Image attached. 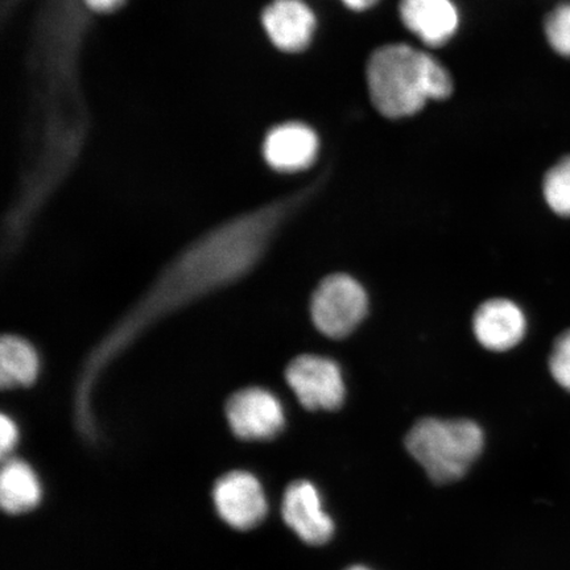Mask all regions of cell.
I'll use <instances>...</instances> for the list:
<instances>
[{"label": "cell", "mask_w": 570, "mask_h": 570, "mask_svg": "<svg viewBox=\"0 0 570 570\" xmlns=\"http://www.w3.org/2000/svg\"><path fill=\"white\" fill-rule=\"evenodd\" d=\"M370 98L383 117L415 116L428 102L452 96L454 82L443 63L407 45H387L370 57L366 70Z\"/></svg>", "instance_id": "7a4b0ae2"}, {"label": "cell", "mask_w": 570, "mask_h": 570, "mask_svg": "<svg viewBox=\"0 0 570 570\" xmlns=\"http://www.w3.org/2000/svg\"><path fill=\"white\" fill-rule=\"evenodd\" d=\"M298 202H283L235 220L214 233L178 261L135 317H151L205 291L233 281L253 266L285 214Z\"/></svg>", "instance_id": "6da1fadb"}, {"label": "cell", "mask_w": 570, "mask_h": 570, "mask_svg": "<svg viewBox=\"0 0 570 570\" xmlns=\"http://www.w3.org/2000/svg\"><path fill=\"white\" fill-rule=\"evenodd\" d=\"M345 4L346 9L362 12L373 9L374 6L380 3V0H341Z\"/></svg>", "instance_id": "d6986e66"}, {"label": "cell", "mask_w": 570, "mask_h": 570, "mask_svg": "<svg viewBox=\"0 0 570 570\" xmlns=\"http://www.w3.org/2000/svg\"><path fill=\"white\" fill-rule=\"evenodd\" d=\"M39 373V358L27 341L7 336L0 344V381L3 387L31 386Z\"/></svg>", "instance_id": "5bb4252c"}, {"label": "cell", "mask_w": 570, "mask_h": 570, "mask_svg": "<svg viewBox=\"0 0 570 570\" xmlns=\"http://www.w3.org/2000/svg\"><path fill=\"white\" fill-rule=\"evenodd\" d=\"M543 195L553 213L570 218V156L562 158L548 170L543 181Z\"/></svg>", "instance_id": "9a60e30c"}, {"label": "cell", "mask_w": 570, "mask_h": 570, "mask_svg": "<svg viewBox=\"0 0 570 570\" xmlns=\"http://www.w3.org/2000/svg\"><path fill=\"white\" fill-rule=\"evenodd\" d=\"M85 2L95 11L106 12L117 9L124 0H85Z\"/></svg>", "instance_id": "ffe728a7"}, {"label": "cell", "mask_w": 570, "mask_h": 570, "mask_svg": "<svg viewBox=\"0 0 570 570\" xmlns=\"http://www.w3.org/2000/svg\"><path fill=\"white\" fill-rule=\"evenodd\" d=\"M41 497V483L33 469L21 460L6 461L0 474V503L7 514L31 511L40 503Z\"/></svg>", "instance_id": "4fadbf2b"}, {"label": "cell", "mask_w": 570, "mask_h": 570, "mask_svg": "<svg viewBox=\"0 0 570 570\" xmlns=\"http://www.w3.org/2000/svg\"><path fill=\"white\" fill-rule=\"evenodd\" d=\"M282 517L306 544L323 546L333 538L334 522L323 509L318 489L309 481H296L285 490Z\"/></svg>", "instance_id": "ba28073f"}, {"label": "cell", "mask_w": 570, "mask_h": 570, "mask_svg": "<svg viewBox=\"0 0 570 570\" xmlns=\"http://www.w3.org/2000/svg\"><path fill=\"white\" fill-rule=\"evenodd\" d=\"M403 24L424 45L443 47L458 33L460 13L452 0H401Z\"/></svg>", "instance_id": "7c38bea8"}, {"label": "cell", "mask_w": 570, "mask_h": 570, "mask_svg": "<svg viewBox=\"0 0 570 570\" xmlns=\"http://www.w3.org/2000/svg\"><path fill=\"white\" fill-rule=\"evenodd\" d=\"M19 431L16 422L7 415L0 417V453L6 459L17 446Z\"/></svg>", "instance_id": "ac0fdd59"}, {"label": "cell", "mask_w": 570, "mask_h": 570, "mask_svg": "<svg viewBox=\"0 0 570 570\" xmlns=\"http://www.w3.org/2000/svg\"><path fill=\"white\" fill-rule=\"evenodd\" d=\"M345 570H372V569H368V568L362 567V566H354V567L347 568Z\"/></svg>", "instance_id": "44dd1931"}, {"label": "cell", "mask_w": 570, "mask_h": 570, "mask_svg": "<svg viewBox=\"0 0 570 570\" xmlns=\"http://www.w3.org/2000/svg\"><path fill=\"white\" fill-rule=\"evenodd\" d=\"M473 331L483 347L508 352L524 338L527 318L518 304L508 298H491L476 309Z\"/></svg>", "instance_id": "30bf717a"}, {"label": "cell", "mask_w": 570, "mask_h": 570, "mask_svg": "<svg viewBox=\"0 0 570 570\" xmlns=\"http://www.w3.org/2000/svg\"><path fill=\"white\" fill-rule=\"evenodd\" d=\"M550 372L559 386L570 392V330L561 333L554 341Z\"/></svg>", "instance_id": "e0dca14e"}, {"label": "cell", "mask_w": 570, "mask_h": 570, "mask_svg": "<svg viewBox=\"0 0 570 570\" xmlns=\"http://www.w3.org/2000/svg\"><path fill=\"white\" fill-rule=\"evenodd\" d=\"M482 428L472 420H420L405 438L409 453L436 483L459 481L480 458Z\"/></svg>", "instance_id": "3957f363"}, {"label": "cell", "mask_w": 570, "mask_h": 570, "mask_svg": "<svg viewBox=\"0 0 570 570\" xmlns=\"http://www.w3.org/2000/svg\"><path fill=\"white\" fill-rule=\"evenodd\" d=\"M263 26L281 51L298 53L309 47L317 19L304 0H274L263 12Z\"/></svg>", "instance_id": "9c48e42d"}, {"label": "cell", "mask_w": 570, "mask_h": 570, "mask_svg": "<svg viewBox=\"0 0 570 570\" xmlns=\"http://www.w3.org/2000/svg\"><path fill=\"white\" fill-rule=\"evenodd\" d=\"M544 31L556 53L570 57V3H562L547 17Z\"/></svg>", "instance_id": "2e32d148"}, {"label": "cell", "mask_w": 570, "mask_h": 570, "mask_svg": "<svg viewBox=\"0 0 570 570\" xmlns=\"http://www.w3.org/2000/svg\"><path fill=\"white\" fill-rule=\"evenodd\" d=\"M226 419L235 436L242 440H269L284 430L283 404L273 392L246 389L226 404Z\"/></svg>", "instance_id": "52a82bcc"}, {"label": "cell", "mask_w": 570, "mask_h": 570, "mask_svg": "<svg viewBox=\"0 0 570 570\" xmlns=\"http://www.w3.org/2000/svg\"><path fill=\"white\" fill-rule=\"evenodd\" d=\"M214 508L232 529L246 531L267 517L268 502L262 483L252 473L235 470L220 476L213 489Z\"/></svg>", "instance_id": "8992f818"}, {"label": "cell", "mask_w": 570, "mask_h": 570, "mask_svg": "<svg viewBox=\"0 0 570 570\" xmlns=\"http://www.w3.org/2000/svg\"><path fill=\"white\" fill-rule=\"evenodd\" d=\"M368 297L358 281L346 274L326 276L311 302L313 324L324 336L341 340L366 317Z\"/></svg>", "instance_id": "277c9868"}, {"label": "cell", "mask_w": 570, "mask_h": 570, "mask_svg": "<svg viewBox=\"0 0 570 570\" xmlns=\"http://www.w3.org/2000/svg\"><path fill=\"white\" fill-rule=\"evenodd\" d=\"M320 149L318 135L312 127L291 122L271 130L263 146L265 159L281 173H297L316 161Z\"/></svg>", "instance_id": "8fae6325"}, {"label": "cell", "mask_w": 570, "mask_h": 570, "mask_svg": "<svg viewBox=\"0 0 570 570\" xmlns=\"http://www.w3.org/2000/svg\"><path fill=\"white\" fill-rule=\"evenodd\" d=\"M285 380L306 410L334 411L344 404V376L337 363L326 356H297L289 363Z\"/></svg>", "instance_id": "5b68a950"}]
</instances>
